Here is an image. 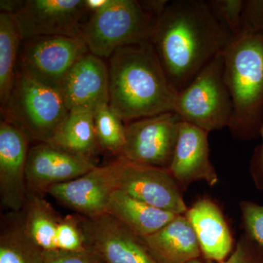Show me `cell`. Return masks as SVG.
I'll use <instances>...</instances> for the list:
<instances>
[{
	"label": "cell",
	"mask_w": 263,
	"mask_h": 263,
	"mask_svg": "<svg viewBox=\"0 0 263 263\" xmlns=\"http://www.w3.org/2000/svg\"><path fill=\"white\" fill-rule=\"evenodd\" d=\"M232 38L207 1L174 0L157 19L152 43L171 84L179 92L226 49Z\"/></svg>",
	"instance_id": "obj_1"
},
{
	"label": "cell",
	"mask_w": 263,
	"mask_h": 263,
	"mask_svg": "<svg viewBox=\"0 0 263 263\" xmlns=\"http://www.w3.org/2000/svg\"><path fill=\"white\" fill-rule=\"evenodd\" d=\"M108 66L109 105L124 122L174 112L178 92L152 41L119 48Z\"/></svg>",
	"instance_id": "obj_2"
},
{
	"label": "cell",
	"mask_w": 263,
	"mask_h": 263,
	"mask_svg": "<svg viewBox=\"0 0 263 263\" xmlns=\"http://www.w3.org/2000/svg\"><path fill=\"white\" fill-rule=\"evenodd\" d=\"M224 61L233 104L228 128L237 139H255L263 125V22L240 29L224 50Z\"/></svg>",
	"instance_id": "obj_3"
},
{
	"label": "cell",
	"mask_w": 263,
	"mask_h": 263,
	"mask_svg": "<svg viewBox=\"0 0 263 263\" xmlns=\"http://www.w3.org/2000/svg\"><path fill=\"white\" fill-rule=\"evenodd\" d=\"M157 19L141 1L111 0L85 23L83 39L90 53L110 58L119 48L152 41Z\"/></svg>",
	"instance_id": "obj_4"
},
{
	"label": "cell",
	"mask_w": 263,
	"mask_h": 263,
	"mask_svg": "<svg viewBox=\"0 0 263 263\" xmlns=\"http://www.w3.org/2000/svg\"><path fill=\"white\" fill-rule=\"evenodd\" d=\"M174 112L183 122L209 133L229 127L233 104L224 77V51L178 92Z\"/></svg>",
	"instance_id": "obj_5"
},
{
	"label": "cell",
	"mask_w": 263,
	"mask_h": 263,
	"mask_svg": "<svg viewBox=\"0 0 263 263\" xmlns=\"http://www.w3.org/2000/svg\"><path fill=\"white\" fill-rule=\"evenodd\" d=\"M1 110L5 119L39 143L51 141L69 112L60 91L18 70L14 86Z\"/></svg>",
	"instance_id": "obj_6"
},
{
	"label": "cell",
	"mask_w": 263,
	"mask_h": 263,
	"mask_svg": "<svg viewBox=\"0 0 263 263\" xmlns=\"http://www.w3.org/2000/svg\"><path fill=\"white\" fill-rule=\"evenodd\" d=\"M89 52L83 37L46 36L22 41L18 69L40 84L60 91L76 62Z\"/></svg>",
	"instance_id": "obj_7"
},
{
	"label": "cell",
	"mask_w": 263,
	"mask_h": 263,
	"mask_svg": "<svg viewBox=\"0 0 263 263\" xmlns=\"http://www.w3.org/2000/svg\"><path fill=\"white\" fill-rule=\"evenodd\" d=\"M22 212L26 233L45 252L89 249L81 215L62 216L43 195L32 193Z\"/></svg>",
	"instance_id": "obj_8"
},
{
	"label": "cell",
	"mask_w": 263,
	"mask_h": 263,
	"mask_svg": "<svg viewBox=\"0 0 263 263\" xmlns=\"http://www.w3.org/2000/svg\"><path fill=\"white\" fill-rule=\"evenodd\" d=\"M85 0L20 1L13 13L22 41L46 36L83 37Z\"/></svg>",
	"instance_id": "obj_9"
},
{
	"label": "cell",
	"mask_w": 263,
	"mask_h": 263,
	"mask_svg": "<svg viewBox=\"0 0 263 263\" xmlns=\"http://www.w3.org/2000/svg\"><path fill=\"white\" fill-rule=\"evenodd\" d=\"M181 122L174 111L128 122L120 156L136 163L168 169Z\"/></svg>",
	"instance_id": "obj_10"
},
{
	"label": "cell",
	"mask_w": 263,
	"mask_h": 263,
	"mask_svg": "<svg viewBox=\"0 0 263 263\" xmlns=\"http://www.w3.org/2000/svg\"><path fill=\"white\" fill-rule=\"evenodd\" d=\"M117 190L162 210L184 214L182 190L168 169L136 163L119 156L114 160Z\"/></svg>",
	"instance_id": "obj_11"
},
{
	"label": "cell",
	"mask_w": 263,
	"mask_h": 263,
	"mask_svg": "<svg viewBox=\"0 0 263 263\" xmlns=\"http://www.w3.org/2000/svg\"><path fill=\"white\" fill-rule=\"evenodd\" d=\"M89 248L106 263H158L144 240L108 214L89 218L81 216Z\"/></svg>",
	"instance_id": "obj_12"
},
{
	"label": "cell",
	"mask_w": 263,
	"mask_h": 263,
	"mask_svg": "<svg viewBox=\"0 0 263 263\" xmlns=\"http://www.w3.org/2000/svg\"><path fill=\"white\" fill-rule=\"evenodd\" d=\"M29 138L13 122H0V200L9 212L23 210L28 189L26 179Z\"/></svg>",
	"instance_id": "obj_13"
},
{
	"label": "cell",
	"mask_w": 263,
	"mask_h": 263,
	"mask_svg": "<svg viewBox=\"0 0 263 263\" xmlns=\"http://www.w3.org/2000/svg\"><path fill=\"white\" fill-rule=\"evenodd\" d=\"M96 166L94 160L51 143H39L29 150L26 169L28 193L43 195L51 186L75 179Z\"/></svg>",
	"instance_id": "obj_14"
},
{
	"label": "cell",
	"mask_w": 263,
	"mask_h": 263,
	"mask_svg": "<svg viewBox=\"0 0 263 263\" xmlns=\"http://www.w3.org/2000/svg\"><path fill=\"white\" fill-rule=\"evenodd\" d=\"M117 190L114 161L91 170L67 182L54 185L46 193L85 217L106 214L110 197Z\"/></svg>",
	"instance_id": "obj_15"
},
{
	"label": "cell",
	"mask_w": 263,
	"mask_h": 263,
	"mask_svg": "<svg viewBox=\"0 0 263 263\" xmlns=\"http://www.w3.org/2000/svg\"><path fill=\"white\" fill-rule=\"evenodd\" d=\"M209 134L201 128L181 121L168 170L182 191L196 181H205L214 186L219 181L210 160Z\"/></svg>",
	"instance_id": "obj_16"
},
{
	"label": "cell",
	"mask_w": 263,
	"mask_h": 263,
	"mask_svg": "<svg viewBox=\"0 0 263 263\" xmlns=\"http://www.w3.org/2000/svg\"><path fill=\"white\" fill-rule=\"evenodd\" d=\"M69 111H95L109 103L108 66L103 59L88 52L69 71L60 90Z\"/></svg>",
	"instance_id": "obj_17"
},
{
	"label": "cell",
	"mask_w": 263,
	"mask_h": 263,
	"mask_svg": "<svg viewBox=\"0 0 263 263\" xmlns=\"http://www.w3.org/2000/svg\"><path fill=\"white\" fill-rule=\"evenodd\" d=\"M198 240L204 258L221 263L233 250V238L219 207L209 198H202L185 213Z\"/></svg>",
	"instance_id": "obj_18"
},
{
	"label": "cell",
	"mask_w": 263,
	"mask_h": 263,
	"mask_svg": "<svg viewBox=\"0 0 263 263\" xmlns=\"http://www.w3.org/2000/svg\"><path fill=\"white\" fill-rule=\"evenodd\" d=\"M143 238L158 263H186L202 256L196 234L185 214H178L158 231Z\"/></svg>",
	"instance_id": "obj_19"
},
{
	"label": "cell",
	"mask_w": 263,
	"mask_h": 263,
	"mask_svg": "<svg viewBox=\"0 0 263 263\" xmlns=\"http://www.w3.org/2000/svg\"><path fill=\"white\" fill-rule=\"evenodd\" d=\"M106 214L141 238L158 231L178 215L137 200L120 190L112 194Z\"/></svg>",
	"instance_id": "obj_20"
},
{
	"label": "cell",
	"mask_w": 263,
	"mask_h": 263,
	"mask_svg": "<svg viewBox=\"0 0 263 263\" xmlns=\"http://www.w3.org/2000/svg\"><path fill=\"white\" fill-rule=\"evenodd\" d=\"M94 116L93 110H70L48 143L93 160L100 150Z\"/></svg>",
	"instance_id": "obj_21"
},
{
	"label": "cell",
	"mask_w": 263,
	"mask_h": 263,
	"mask_svg": "<svg viewBox=\"0 0 263 263\" xmlns=\"http://www.w3.org/2000/svg\"><path fill=\"white\" fill-rule=\"evenodd\" d=\"M45 252L26 233L22 212H9L1 221L0 263H43Z\"/></svg>",
	"instance_id": "obj_22"
},
{
	"label": "cell",
	"mask_w": 263,
	"mask_h": 263,
	"mask_svg": "<svg viewBox=\"0 0 263 263\" xmlns=\"http://www.w3.org/2000/svg\"><path fill=\"white\" fill-rule=\"evenodd\" d=\"M22 39L11 13H0V103L5 106L14 86Z\"/></svg>",
	"instance_id": "obj_23"
},
{
	"label": "cell",
	"mask_w": 263,
	"mask_h": 263,
	"mask_svg": "<svg viewBox=\"0 0 263 263\" xmlns=\"http://www.w3.org/2000/svg\"><path fill=\"white\" fill-rule=\"evenodd\" d=\"M95 127L100 149L112 155H122L126 142V125L109 103L95 110Z\"/></svg>",
	"instance_id": "obj_24"
},
{
	"label": "cell",
	"mask_w": 263,
	"mask_h": 263,
	"mask_svg": "<svg viewBox=\"0 0 263 263\" xmlns=\"http://www.w3.org/2000/svg\"><path fill=\"white\" fill-rule=\"evenodd\" d=\"M208 5L215 17L232 37L238 35L240 31L242 13L245 1L243 0H208Z\"/></svg>",
	"instance_id": "obj_25"
},
{
	"label": "cell",
	"mask_w": 263,
	"mask_h": 263,
	"mask_svg": "<svg viewBox=\"0 0 263 263\" xmlns=\"http://www.w3.org/2000/svg\"><path fill=\"white\" fill-rule=\"evenodd\" d=\"M239 205L245 233L263 247V205L243 200Z\"/></svg>",
	"instance_id": "obj_26"
},
{
	"label": "cell",
	"mask_w": 263,
	"mask_h": 263,
	"mask_svg": "<svg viewBox=\"0 0 263 263\" xmlns=\"http://www.w3.org/2000/svg\"><path fill=\"white\" fill-rule=\"evenodd\" d=\"M221 263H263V247L243 233L229 257Z\"/></svg>",
	"instance_id": "obj_27"
},
{
	"label": "cell",
	"mask_w": 263,
	"mask_h": 263,
	"mask_svg": "<svg viewBox=\"0 0 263 263\" xmlns=\"http://www.w3.org/2000/svg\"><path fill=\"white\" fill-rule=\"evenodd\" d=\"M43 263H106L91 249L81 252H45Z\"/></svg>",
	"instance_id": "obj_28"
},
{
	"label": "cell",
	"mask_w": 263,
	"mask_h": 263,
	"mask_svg": "<svg viewBox=\"0 0 263 263\" xmlns=\"http://www.w3.org/2000/svg\"><path fill=\"white\" fill-rule=\"evenodd\" d=\"M259 137L262 141L254 149L249 171L256 187L263 191V125L260 129Z\"/></svg>",
	"instance_id": "obj_29"
},
{
	"label": "cell",
	"mask_w": 263,
	"mask_h": 263,
	"mask_svg": "<svg viewBox=\"0 0 263 263\" xmlns=\"http://www.w3.org/2000/svg\"><path fill=\"white\" fill-rule=\"evenodd\" d=\"M110 3L111 0H85L86 10L91 14L105 9Z\"/></svg>",
	"instance_id": "obj_30"
},
{
	"label": "cell",
	"mask_w": 263,
	"mask_h": 263,
	"mask_svg": "<svg viewBox=\"0 0 263 263\" xmlns=\"http://www.w3.org/2000/svg\"><path fill=\"white\" fill-rule=\"evenodd\" d=\"M186 263H215L212 262V261L209 260V259L204 258H201V257H198V258H195L192 259V260L189 261V262Z\"/></svg>",
	"instance_id": "obj_31"
}]
</instances>
